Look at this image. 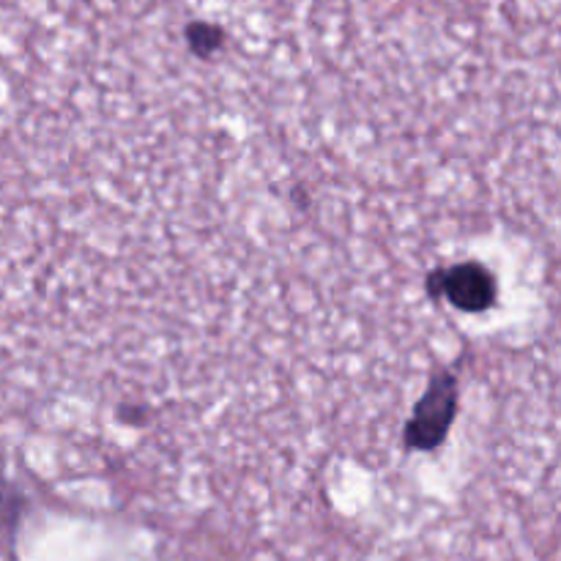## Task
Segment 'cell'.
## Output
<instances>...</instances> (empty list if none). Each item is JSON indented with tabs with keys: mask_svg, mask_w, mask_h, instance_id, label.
<instances>
[{
	"mask_svg": "<svg viewBox=\"0 0 561 561\" xmlns=\"http://www.w3.org/2000/svg\"><path fill=\"white\" fill-rule=\"evenodd\" d=\"M444 290H447L449 301L460 310H482L493 301V279L485 268L474 266V263H463L444 274Z\"/></svg>",
	"mask_w": 561,
	"mask_h": 561,
	"instance_id": "obj_1",
	"label": "cell"
}]
</instances>
